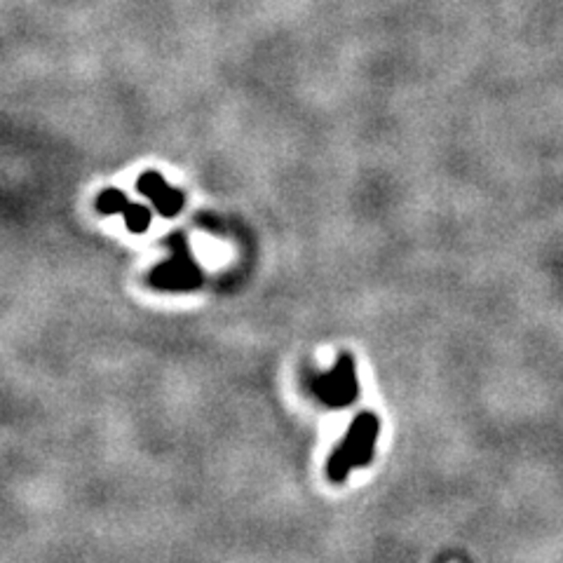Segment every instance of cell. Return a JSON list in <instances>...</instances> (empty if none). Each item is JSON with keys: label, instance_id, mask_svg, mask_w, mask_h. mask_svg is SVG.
Wrapping results in <instances>:
<instances>
[{"label": "cell", "instance_id": "6da1fadb", "mask_svg": "<svg viewBox=\"0 0 563 563\" xmlns=\"http://www.w3.org/2000/svg\"><path fill=\"white\" fill-rule=\"evenodd\" d=\"M381 435V420L374 411H362L350 422L343 442L328 456L327 476L334 483H343L355 467H364L374 460L375 442Z\"/></svg>", "mask_w": 563, "mask_h": 563}, {"label": "cell", "instance_id": "7a4b0ae2", "mask_svg": "<svg viewBox=\"0 0 563 563\" xmlns=\"http://www.w3.org/2000/svg\"><path fill=\"white\" fill-rule=\"evenodd\" d=\"M169 258L162 261L158 268L150 270L148 275V284L160 291H190L202 284L200 266L195 261L193 251L188 247V242L183 235H172L167 237Z\"/></svg>", "mask_w": 563, "mask_h": 563}, {"label": "cell", "instance_id": "3957f363", "mask_svg": "<svg viewBox=\"0 0 563 563\" xmlns=\"http://www.w3.org/2000/svg\"><path fill=\"white\" fill-rule=\"evenodd\" d=\"M312 395L331 409H345L359 397V378L355 371V359L350 352H341L335 364L324 374H315L310 381Z\"/></svg>", "mask_w": 563, "mask_h": 563}, {"label": "cell", "instance_id": "277c9868", "mask_svg": "<svg viewBox=\"0 0 563 563\" xmlns=\"http://www.w3.org/2000/svg\"><path fill=\"white\" fill-rule=\"evenodd\" d=\"M96 209L101 214H122L125 219V226L132 233L141 235L146 233L148 226H150V219H153V212L146 204H139V202H129L127 195L118 190V188H106L96 195Z\"/></svg>", "mask_w": 563, "mask_h": 563}, {"label": "cell", "instance_id": "5b68a950", "mask_svg": "<svg viewBox=\"0 0 563 563\" xmlns=\"http://www.w3.org/2000/svg\"><path fill=\"white\" fill-rule=\"evenodd\" d=\"M136 190H139V193L153 204L155 212L160 216H165V219H172V216H176L183 209L181 190L169 186V183L162 179V174H158L153 169H148V172H143V174L139 176Z\"/></svg>", "mask_w": 563, "mask_h": 563}]
</instances>
